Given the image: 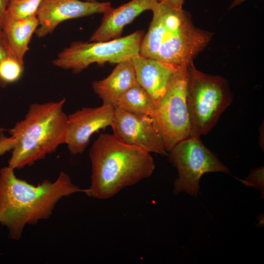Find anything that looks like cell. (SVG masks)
Returning a JSON list of instances; mask_svg holds the SVG:
<instances>
[{"instance_id": "1", "label": "cell", "mask_w": 264, "mask_h": 264, "mask_svg": "<svg viewBox=\"0 0 264 264\" xmlns=\"http://www.w3.org/2000/svg\"><path fill=\"white\" fill-rule=\"evenodd\" d=\"M85 189L74 185L69 176L61 172L51 182L44 180L34 185L16 177L9 166L0 170V223L6 226L12 239L21 238L27 224L48 219L63 198Z\"/></svg>"}, {"instance_id": "2", "label": "cell", "mask_w": 264, "mask_h": 264, "mask_svg": "<svg viewBox=\"0 0 264 264\" xmlns=\"http://www.w3.org/2000/svg\"><path fill=\"white\" fill-rule=\"evenodd\" d=\"M91 183L85 194L106 199L123 188L150 177L155 169L150 153L127 144L113 134L102 133L89 152Z\"/></svg>"}, {"instance_id": "3", "label": "cell", "mask_w": 264, "mask_h": 264, "mask_svg": "<svg viewBox=\"0 0 264 264\" xmlns=\"http://www.w3.org/2000/svg\"><path fill=\"white\" fill-rule=\"evenodd\" d=\"M140 46L145 57L176 66L188 65L212 39L213 33L196 27L190 14L159 3Z\"/></svg>"}, {"instance_id": "4", "label": "cell", "mask_w": 264, "mask_h": 264, "mask_svg": "<svg viewBox=\"0 0 264 264\" xmlns=\"http://www.w3.org/2000/svg\"><path fill=\"white\" fill-rule=\"evenodd\" d=\"M65 102L64 98L29 106L23 119L9 130L15 143L8 166L15 169L30 166L65 144L67 120L63 110Z\"/></svg>"}, {"instance_id": "5", "label": "cell", "mask_w": 264, "mask_h": 264, "mask_svg": "<svg viewBox=\"0 0 264 264\" xmlns=\"http://www.w3.org/2000/svg\"><path fill=\"white\" fill-rule=\"evenodd\" d=\"M233 97L227 81L198 70L193 61L187 66L186 102L190 136L200 137L215 126Z\"/></svg>"}, {"instance_id": "6", "label": "cell", "mask_w": 264, "mask_h": 264, "mask_svg": "<svg viewBox=\"0 0 264 264\" xmlns=\"http://www.w3.org/2000/svg\"><path fill=\"white\" fill-rule=\"evenodd\" d=\"M144 32L137 30L131 34L108 41L72 42L53 61L54 65L78 73L93 63L117 64L139 54Z\"/></svg>"}, {"instance_id": "7", "label": "cell", "mask_w": 264, "mask_h": 264, "mask_svg": "<svg viewBox=\"0 0 264 264\" xmlns=\"http://www.w3.org/2000/svg\"><path fill=\"white\" fill-rule=\"evenodd\" d=\"M168 156L178 172L174 183L173 192L175 195L184 192L197 197L203 175L230 173L229 169L203 144L200 137L189 136L180 141L168 152Z\"/></svg>"}, {"instance_id": "8", "label": "cell", "mask_w": 264, "mask_h": 264, "mask_svg": "<svg viewBox=\"0 0 264 264\" xmlns=\"http://www.w3.org/2000/svg\"><path fill=\"white\" fill-rule=\"evenodd\" d=\"M187 66L178 68L164 93L155 102L153 118L168 153L190 134L186 102Z\"/></svg>"}, {"instance_id": "9", "label": "cell", "mask_w": 264, "mask_h": 264, "mask_svg": "<svg viewBox=\"0 0 264 264\" xmlns=\"http://www.w3.org/2000/svg\"><path fill=\"white\" fill-rule=\"evenodd\" d=\"M113 135L122 142L149 153L166 156L163 138L153 117L131 113L115 107L110 126Z\"/></svg>"}, {"instance_id": "10", "label": "cell", "mask_w": 264, "mask_h": 264, "mask_svg": "<svg viewBox=\"0 0 264 264\" xmlns=\"http://www.w3.org/2000/svg\"><path fill=\"white\" fill-rule=\"evenodd\" d=\"M115 109L103 103L100 107L83 108L67 116L65 144L69 152L73 155L82 154L94 133L111 126Z\"/></svg>"}, {"instance_id": "11", "label": "cell", "mask_w": 264, "mask_h": 264, "mask_svg": "<svg viewBox=\"0 0 264 264\" xmlns=\"http://www.w3.org/2000/svg\"><path fill=\"white\" fill-rule=\"evenodd\" d=\"M112 8L110 2L80 0H44L37 14L36 36L43 38L51 33L61 22L94 14L104 13Z\"/></svg>"}, {"instance_id": "12", "label": "cell", "mask_w": 264, "mask_h": 264, "mask_svg": "<svg viewBox=\"0 0 264 264\" xmlns=\"http://www.w3.org/2000/svg\"><path fill=\"white\" fill-rule=\"evenodd\" d=\"M157 0H131L103 14L101 23L91 36L89 42L108 41L120 37L124 27L143 12L153 11Z\"/></svg>"}, {"instance_id": "13", "label": "cell", "mask_w": 264, "mask_h": 264, "mask_svg": "<svg viewBox=\"0 0 264 264\" xmlns=\"http://www.w3.org/2000/svg\"><path fill=\"white\" fill-rule=\"evenodd\" d=\"M131 60L137 83L148 92L155 102L164 93L180 67L139 54Z\"/></svg>"}, {"instance_id": "14", "label": "cell", "mask_w": 264, "mask_h": 264, "mask_svg": "<svg viewBox=\"0 0 264 264\" xmlns=\"http://www.w3.org/2000/svg\"><path fill=\"white\" fill-rule=\"evenodd\" d=\"M116 65L106 78L92 83L93 90L101 99L103 103L114 107L120 96L137 83L131 59L121 61Z\"/></svg>"}, {"instance_id": "15", "label": "cell", "mask_w": 264, "mask_h": 264, "mask_svg": "<svg viewBox=\"0 0 264 264\" xmlns=\"http://www.w3.org/2000/svg\"><path fill=\"white\" fill-rule=\"evenodd\" d=\"M38 26L37 16L19 20L4 19L2 22V30L10 49L22 64L31 37Z\"/></svg>"}, {"instance_id": "16", "label": "cell", "mask_w": 264, "mask_h": 264, "mask_svg": "<svg viewBox=\"0 0 264 264\" xmlns=\"http://www.w3.org/2000/svg\"><path fill=\"white\" fill-rule=\"evenodd\" d=\"M115 107L131 113L153 117L155 102L148 92L137 83L120 96Z\"/></svg>"}, {"instance_id": "17", "label": "cell", "mask_w": 264, "mask_h": 264, "mask_svg": "<svg viewBox=\"0 0 264 264\" xmlns=\"http://www.w3.org/2000/svg\"><path fill=\"white\" fill-rule=\"evenodd\" d=\"M43 0H9L4 19L19 20L36 16Z\"/></svg>"}, {"instance_id": "18", "label": "cell", "mask_w": 264, "mask_h": 264, "mask_svg": "<svg viewBox=\"0 0 264 264\" xmlns=\"http://www.w3.org/2000/svg\"><path fill=\"white\" fill-rule=\"evenodd\" d=\"M23 71V64L13 55L0 63V86L4 87L18 81Z\"/></svg>"}, {"instance_id": "19", "label": "cell", "mask_w": 264, "mask_h": 264, "mask_svg": "<svg viewBox=\"0 0 264 264\" xmlns=\"http://www.w3.org/2000/svg\"><path fill=\"white\" fill-rule=\"evenodd\" d=\"M264 169L260 167L252 170L244 179H239L244 185L254 187L262 193L264 192Z\"/></svg>"}, {"instance_id": "20", "label": "cell", "mask_w": 264, "mask_h": 264, "mask_svg": "<svg viewBox=\"0 0 264 264\" xmlns=\"http://www.w3.org/2000/svg\"><path fill=\"white\" fill-rule=\"evenodd\" d=\"M15 143L13 137H6L3 134L0 135V155L7 152L12 150Z\"/></svg>"}, {"instance_id": "21", "label": "cell", "mask_w": 264, "mask_h": 264, "mask_svg": "<svg viewBox=\"0 0 264 264\" xmlns=\"http://www.w3.org/2000/svg\"><path fill=\"white\" fill-rule=\"evenodd\" d=\"M11 55H13L10 49L1 28H0V63Z\"/></svg>"}, {"instance_id": "22", "label": "cell", "mask_w": 264, "mask_h": 264, "mask_svg": "<svg viewBox=\"0 0 264 264\" xmlns=\"http://www.w3.org/2000/svg\"><path fill=\"white\" fill-rule=\"evenodd\" d=\"M159 3L167 4L175 8L181 9L184 0H157Z\"/></svg>"}, {"instance_id": "23", "label": "cell", "mask_w": 264, "mask_h": 264, "mask_svg": "<svg viewBox=\"0 0 264 264\" xmlns=\"http://www.w3.org/2000/svg\"><path fill=\"white\" fill-rule=\"evenodd\" d=\"M9 1V0H0V21L1 23L4 20Z\"/></svg>"}, {"instance_id": "24", "label": "cell", "mask_w": 264, "mask_h": 264, "mask_svg": "<svg viewBox=\"0 0 264 264\" xmlns=\"http://www.w3.org/2000/svg\"><path fill=\"white\" fill-rule=\"evenodd\" d=\"M246 0H234L230 5L229 9L233 8Z\"/></svg>"}, {"instance_id": "25", "label": "cell", "mask_w": 264, "mask_h": 264, "mask_svg": "<svg viewBox=\"0 0 264 264\" xmlns=\"http://www.w3.org/2000/svg\"><path fill=\"white\" fill-rule=\"evenodd\" d=\"M6 130L3 128H0V134L2 133L3 132L5 131Z\"/></svg>"}, {"instance_id": "26", "label": "cell", "mask_w": 264, "mask_h": 264, "mask_svg": "<svg viewBox=\"0 0 264 264\" xmlns=\"http://www.w3.org/2000/svg\"><path fill=\"white\" fill-rule=\"evenodd\" d=\"M86 1H96V0H86Z\"/></svg>"}, {"instance_id": "27", "label": "cell", "mask_w": 264, "mask_h": 264, "mask_svg": "<svg viewBox=\"0 0 264 264\" xmlns=\"http://www.w3.org/2000/svg\"><path fill=\"white\" fill-rule=\"evenodd\" d=\"M2 27V23L0 21V28H1Z\"/></svg>"}]
</instances>
